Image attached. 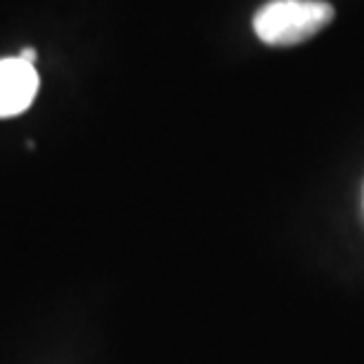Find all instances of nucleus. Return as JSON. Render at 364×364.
I'll return each mask as SVG.
<instances>
[{
  "label": "nucleus",
  "mask_w": 364,
  "mask_h": 364,
  "mask_svg": "<svg viewBox=\"0 0 364 364\" xmlns=\"http://www.w3.org/2000/svg\"><path fill=\"white\" fill-rule=\"evenodd\" d=\"M19 57H21V60H24V62L33 64V67H36V57H38V53H36L33 48H26V50H21Z\"/></svg>",
  "instance_id": "obj_3"
},
{
  "label": "nucleus",
  "mask_w": 364,
  "mask_h": 364,
  "mask_svg": "<svg viewBox=\"0 0 364 364\" xmlns=\"http://www.w3.org/2000/svg\"><path fill=\"white\" fill-rule=\"evenodd\" d=\"M333 19L322 0H272L253 17V31L267 46H296L312 38Z\"/></svg>",
  "instance_id": "obj_1"
},
{
  "label": "nucleus",
  "mask_w": 364,
  "mask_h": 364,
  "mask_svg": "<svg viewBox=\"0 0 364 364\" xmlns=\"http://www.w3.org/2000/svg\"><path fill=\"white\" fill-rule=\"evenodd\" d=\"M41 88V78L33 64L21 57L0 60V119L24 114L33 105Z\"/></svg>",
  "instance_id": "obj_2"
}]
</instances>
